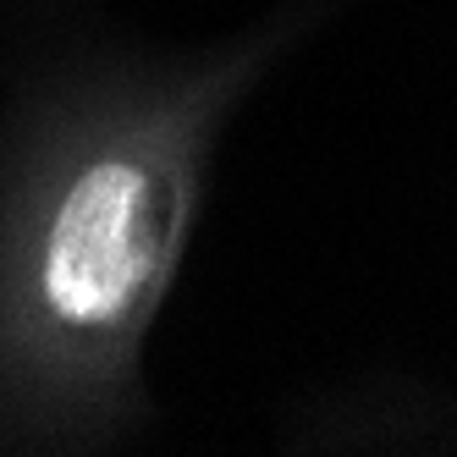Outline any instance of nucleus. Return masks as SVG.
<instances>
[{"label": "nucleus", "instance_id": "1", "mask_svg": "<svg viewBox=\"0 0 457 457\" xmlns=\"http://www.w3.org/2000/svg\"><path fill=\"white\" fill-rule=\"evenodd\" d=\"M154 270V193L133 166H94L55 215L45 292L72 325L127 314Z\"/></svg>", "mask_w": 457, "mask_h": 457}]
</instances>
